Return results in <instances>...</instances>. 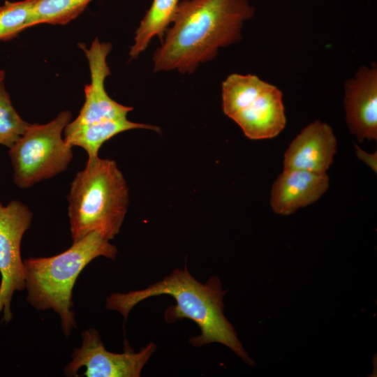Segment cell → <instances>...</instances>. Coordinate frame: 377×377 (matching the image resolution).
<instances>
[{
  "instance_id": "cell-5",
  "label": "cell",
  "mask_w": 377,
  "mask_h": 377,
  "mask_svg": "<svg viewBox=\"0 0 377 377\" xmlns=\"http://www.w3.org/2000/svg\"><path fill=\"white\" fill-rule=\"evenodd\" d=\"M71 118V112L64 110L47 124H30L9 148L13 181L19 188H28L67 169L73 147L62 135Z\"/></svg>"
},
{
  "instance_id": "cell-6",
  "label": "cell",
  "mask_w": 377,
  "mask_h": 377,
  "mask_svg": "<svg viewBox=\"0 0 377 377\" xmlns=\"http://www.w3.org/2000/svg\"><path fill=\"white\" fill-rule=\"evenodd\" d=\"M32 219L31 211L19 200H12L5 206L0 203V313L1 322L6 324L13 318L10 304L13 294L26 288L20 246Z\"/></svg>"
},
{
  "instance_id": "cell-4",
  "label": "cell",
  "mask_w": 377,
  "mask_h": 377,
  "mask_svg": "<svg viewBox=\"0 0 377 377\" xmlns=\"http://www.w3.org/2000/svg\"><path fill=\"white\" fill-rule=\"evenodd\" d=\"M73 242L94 231L112 239L120 231L129 204L126 181L117 163L88 158L71 184L67 197Z\"/></svg>"
},
{
  "instance_id": "cell-16",
  "label": "cell",
  "mask_w": 377,
  "mask_h": 377,
  "mask_svg": "<svg viewBox=\"0 0 377 377\" xmlns=\"http://www.w3.org/2000/svg\"><path fill=\"white\" fill-rule=\"evenodd\" d=\"M36 2V0L6 1L0 6V40H12L34 26Z\"/></svg>"
},
{
  "instance_id": "cell-9",
  "label": "cell",
  "mask_w": 377,
  "mask_h": 377,
  "mask_svg": "<svg viewBox=\"0 0 377 377\" xmlns=\"http://www.w3.org/2000/svg\"><path fill=\"white\" fill-rule=\"evenodd\" d=\"M87 59L90 83L84 87L85 100L77 117L65 127L73 129L81 125L110 119L126 118L132 107L126 106L113 100L105 87L106 77L110 75L107 57L112 50L108 42H101L96 37L87 48L80 43Z\"/></svg>"
},
{
  "instance_id": "cell-12",
  "label": "cell",
  "mask_w": 377,
  "mask_h": 377,
  "mask_svg": "<svg viewBox=\"0 0 377 377\" xmlns=\"http://www.w3.org/2000/svg\"><path fill=\"white\" fill-rule=\"evenodd\" d=\"M329 185L330 179L326 173L283 169L273 184L270 206L276 214H291L317 201Z\"/></svg>"
},
{
  "instance_id": "cell-7",
  "label": "cell",
  "mask_w": 377,
  "mask_h": 377,
  "mask_svg": "<svg viewBox=\"0 0 377 377\" xmlns=\"http://www.w3.org/2000/svg\"><path fill=\"white\" fill-rule=\"evenodd\" d=\"M230 119L251 140L276 137L286 124L281 91L251 75L238 94Z\"/></svg>"
},
{
  "instance_id": "cell-13",
  "label": "cell",
  "mask_w": 377,
  "mask_h": 377,
  "mask_svg": "<svg viewBox=\"0 0 377 377\" xmlns=\"http://www.w3.org/2000/svg\"><path fill=\"white\" fill-rule=\"evenodd\" d=\"M133 129L161 132L158 126L133 122L126 117L84 124L73 129L64 128V138L72 147L77 146L84 149L88 158H94L98 156V151L105 142L119 133Z\"/></svg>"
},
{
  "instance_id": "cell-14",
  "label": "cell",
  "mask_w": 377,
  "mask_h": 377,
  "mask_svg": "<svg viewBox=\"0 0 377 377\" xmlns=\"http://www.w3.org/2000/svg\"><path fill=\"white\" fill-rule=\"evenodd\" d=\"M179 0H153L137 28L129 55L137 58L148 47L155 36L163 38L170 25Z\"/></svg>"
},
{
  "instance_id": "cell-2",
  "label": "cell",
  "mask_w": 377,
  "mask_h": 377,
  "mask_svg": "<svg viewBox=\"0 0 377 377\" xmlns=\"http://www.w3.org/2000/svg\"><path fill=\"white\" fill-rule=\"evenodd\" d=\"M217 277H211L205 283L198 281L187 268H176L163 279L140 290L113 293L106 299L105 308L119 312L126 320L131 310L147 298L168 295L176 304L165 312L168 323L188 318L197 324L200 334L190 339L194 346L220 343L235 352L246 363L253 361L244 350L233 326L223 313V298L226 293Z\"/></svg>"
},
{
  "instance_id": "cell-3",
  "label": "cell",
  "mask_w": 377,
  "mask_h": 377,
  "mask_svg": "<svg viewBox=\"0 0 377 377\" xmlns=\"http://www.w3.org/2000/svg\"><path fill=\"white\" fill-rule=\"evenodd\" d=\"M117 254V247L94 231L57 255L24 260L27 301L36 309L54 310L64 335L70 336L76 327L72 292L79 274L94 259L114 260Z\"/></svg>"
},
{
  "instance_id": "cell-15",
  "label": "cell",
  "mask_w": 377,
  "mask_h": 377,
  "mask_svg": "<svg viewBox=\"0 0 377 377\" xmlns=\"http://www.w3.org/2000/svg\"><path fill=\"white\" fill-rule=\"evenodd\" d=\"M93 0H36L34 26L65 25L77 18Z\"/></svg>"
},
{
  "instance_id": "cell-10",
  "label": "cell",
  "mask_w": 377,
  "mask_h": 377,
  "mask_svg": "<svg viewBox=\"0 0 377 377\" xmlns=\"http://www.w3.org/2000/svg\"><path fill=\"white\" fill-rule=\"evenodd\" d=\"M347 125L360 142L377 139V68L362 66L355 77L346 82Z\"/></svg>"
},
{
  "instance_id": "cell-17",
  "label": "cell",
  "mask_w": 377,
  "mask_h": 377,
  "mask_svg": "<svg viewBox=\"0 0 377 377\" xmlns=\"http://www.w3.org/2000/svg\"><path fill=\"white\" fill-rule=\"evenodd\" d=\"M29 124L17 112L4 84L0 83V145L10 148Z\"/></svg>"
},
{
  "instance_id": "cell-1",
  "label": "cell",
  "mask_w": 377,
  "mask_h": 377,
  "mask_svg": "<svg viewBox=\"0 0 377 377\" xmlns=\"http://www.w3.org/2000/svg\"><path fill=\"white\" fill-rule=\"evenodd\" d=\"M253 13L247 0L179 1L154 54V71L193 73L215 59L220 48L239 42L244 22Z\"/></svg>"
},
{
  "instance_id": "cell-11",
  "label": "cell",
  "mask_w": 377,
  "mask_h": 377,
  "mask_svg": "<svg viewBox=\"0 0 377 377\" xmlns=\"http://www.w3.org/2000/svg\"><path fill=\"white\" fill-rule=\"evenodd\" d=\"M337 145L332 128L316 121L306 126L290 144L284 154V169L326 173L333 161Z\"/></svg>"
},
{
  "instance_id": "cell-19",
  "label": "cell",
  "mask_w": 377,
  "mask_h": 377,
  "mask_svg": "<svg viewBox=\"0 0 377 377\" xmlns=\"http://www.w3.org/2000/svg\"><path fill=\"white\" fill-rule=\"evenodd\" d=\"M5 78V72L0 69V83H2Z\"/></svg>"
},
{
  "instance_id": "cell-18",
  "label": "cell",
  "mask_w": 377,
  "mask_h": 377,
  "mask_svg": "<svg viewBox=\"0 0 377 377\" xmlns=\"http://www.w3.org/2000/svg\"><path fill=\"white\" fill-rule=\"evenodd\" d=\"M355 151L357 156L369 166L375 172L377 171V154L367 153L362 150L359 146L355 145Z\"/></svg>"
},
{
  "instance_id": "cell-8",
  "label": "cell",
  "mask_w": 377,
  "mask_h": 377,
  "mask_svg": "<svg viewBox=\"0 0 377 377\" xmlns=\"http://www.w3.org/2000/svg\"><path fill=\"white\" fill-rule=\"evenodd\" d=\"M82 338L81 346L75 348L71 361L64 368L67 376H77L80 369L85 367L83 374L88 377H138L156 348L150 343L135 353L126 344L122 353L110 352L94 328L82 332Z\"/></svg>"
}]
</instances>
